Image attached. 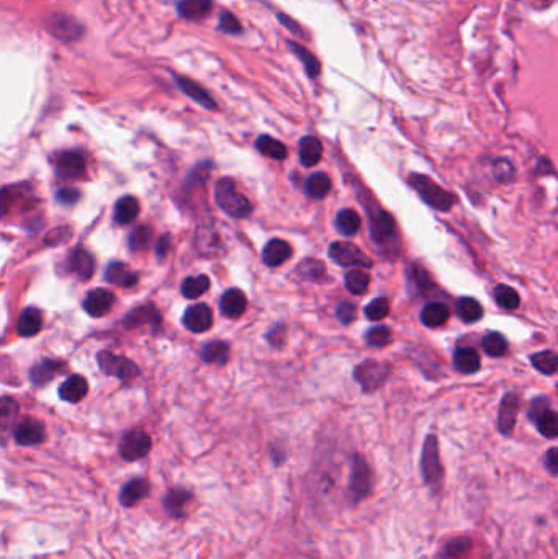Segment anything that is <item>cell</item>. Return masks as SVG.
Here are the masks:
<instances>
[{
	"label": "cell",
	"instance_id": "cell-1",
	"mask_svg": "<svg viewBox=\"0 0 558 559\" xmlns=\"http://www.w3.org/2000/svg\"><path fill=\"white\" fill-rule=\"evenodd\" d=\"M368 219L370 236H372L375 245L385 252H396L400 245V236L393 216L383 211L382 208L375 206V211H370Z\"/></svg>",
	"mask_w": 558,
	"mask_h": 559
},
{
	"label": "cell",
	"instance_id": "cell-2",
	"mask_svg": "<svg viewBox=\"0 0 558 559\" xmlns=\"http://www.w3.org/2000/svg\"><path fill=\"white\" fill-rule=\"evenodd\" d=\"M215 200L233 218H244L252 211L251 201L238 190L233 179H221L215 185Z\"/></svg>",
	"mask_w": 558,
	"mask_h": 559
},
{
	"label": "cell",
	"instance_id": "cell-3",
	"mask_svg": "<svg viewBox=\"0 0 558 559\" xmlns=\"http://www.w3.org/2000/svg\"><path fill=\"white\" fill-rule=\"evenodd\" d=\"M409 185L414 188L416 193L422 198L426 205L439 211H448L455 201V196L448 193L444 188L439 187L434 180H431L427 175L413 174L409 177Z\"/></svg>",
	"mask_w": 558,
	"mask_h": 559
},
{
	"label": "cell",
	"instance_id": "cell-4",
	"mask_svg": "<svg viewBox=\"0 0 558 559\" xmlns=\"http://www.w3.org/2000/svg\"><path fill=\"white\" fill-rule=\"evenodd\" d=\"M421 473L426 484L437 486L444 478V468H442L439 457V442L436 435H429L424 440L421 454Z\"/></svg>",
	"mask_w": 558,
	"mask_h": 559
},
{
	"label": "cell",
	"instance_id": "cell-5",
	"mask_svg": "<svg viewBox=\"0 0 558 559\" xmlns=\"http://www.w3.org/2000/svg\"><path fill=\"white\" fill-rule=\"evenodd\" d=\"M373 474L370 469L368 463L365 461L362 457L356 454L352 459V469H351V481H349V490H351L352 500L359 502L367 498L372 490Z\"/></svg>",
	"mask_w": 558,
	"mask_h": 559
},
{
	"label": "cell",
	"instance_id": "cell-6",
	"mask_svg": "<svg viewBox=\"0 0 558 559\" xmlns=\"http://www.w3.org/2000/svg\"><path fill=\"white\" fill-rule=\"evenodd\" d=\"M391 367L387 363L378 362H364L354 370V378L362 386L365 393H372L378 389L390 376Z\"/></svg>",
	"mask_w": 558,
	"mask_h": 559
},
{
	"label": "cell",
	"instance_id": "cell-7",
	"mask_svg": "<svg viewBox=\"0 0 558 559\" xmlns=\"http://www.w3.org/2000/svg\"><path fill=\"white\" fill-rule=\"evenodd\" d=\"M153 442L144 430H129L120 443V454L124 461H138L151 452Z\"/></svg>",
	"mask_w": 558,
	"mask_h": 559
},
{
	"label": "cell",
	"instance_id": "cell-8",
	"mask_svg": "<svg viewBox=\"0 0 558 559\" xmlns=\"http://www.w3.org/2000/svg\"><path fill=\"white\" fill-rule=\"evenodd\" d=\"M97 362L98 367L105 375L117 376L118 379L128 381L138 376V367L133 362H129L124 357H117L108 350H102L100 353L97 355Z\"/></svg>",
	"mask_w": 558,
	"mask_h": 559
},
{
	"label": "cell",
	"instance_id": "cell-9",
	"mask_svg": "<svg viewBox=\"0 0 558 559\" xmlns=\"http://www.w3.org/2000/svg\"><path fill=\"white\" fill-rule=\"evenodd\" d=\"M46 28L61 41H77L84 35V27L74 17L66 13H53L46 20Z\"/></svg>",
	"mask_w": 558,
	"mask_h": 559
},
{
	"label": "cell",
	"instance_id": "cell-10",
	"mask_svg": "<svg viewBox=\"0 0 558 559\" xmlns=\"http://www.w3.org/2000/svg\"><path fill=\"white\" fill-rule=\"evenodd\" d=\"M330 257L341 266H372V260L352 242H332L330 245Z\"/></svg>",
	"mask_w": 558,
	"mask_h": 559
},
{
	"label": "cell",
	"instance_id": "cell-11",
	"mask_svg": "<svg viewBox=\"0 0 558 559\" xmlns=\"http://www.w3.org/2000/svg\"><path fill=\"white\" fill-rule=\"evenodd\" d=\"M13 438L18 445L22 447H35L45 442L46 430L45 425L36 419H23L20 424H17L13 430Z\"/></svg>",
	"mask_w": 558,
	"mask_h": 559
},
{
	"label": "cell",
	"instance_id": "cell-12",
	"mask_svg": "<svg viewBox=\"0 0 558 559\" xmlns=\"http://www.w3.org/2000/svg\"><path fill=\"white\" fill-rule=\"evenodd\" d=\"M194 494L184 488L169 489L164 498V507L172 519H184L194 502Z\"/></svg>",
	"mask_w": 558,
	"mask_h": 559
},
{
	"label": "cell",
	"instance_id": "cell-13",
	"mask_svg": "<svg viewBox=\"0 0 558 559\" xmlns=\"http://www.w3.org/2000/svg\"><path fill=\"white\" fill-rule=\"evenodd\" d=\"M519 404L521 399L516 393H508L503 398L498 414V427L503 435H511L513 433L519 414Z\"/></svg>",
	"mask_w": 558,
	"mask_h": 559
},
{
	"label": "cell",
	"instance_id": "cell-14",
	"mask_svg": "<svg viewBox=\"0 0 558 559\" xmlns=\"http://www.w3.org/2000/svg\"><path fill=\"white\" fill-rule=\"evenodd\" d=\"M115 302V295L105 288L88 291L84 300V310L92 317H102L110 312Z\"/></svg>",
	"mask_w": 558,
	"mask_h": 559
},
{
	"label": "cell",
	"instance_id": "cell-15",
	"mask_svg": "<svg viewBox=\"0 0 558 559\" xmlns=\"http://www.w3.org/2000/svg\"><path fill=\"white\" fill-rule=\"evenodd\" d=\"M86 170V160L79 153H64L56 162V175L61 180H74Z\"/></svg>",
	"mask_w": 558,
	"mask_h": 559
},
{
	"label": "cell",
	"instance_id": "cell-16",
	"mask_svg": "<svg viewBox=\"0 0 558 559\" xmlns=\"http://www.w3.org/2000/svg\"><path fill=\"white\" fill-rule=\"evenodd\" d=\"M184 326L192 332H205L211 327L213 316L211 310L207 305L190 306L184 314Z\"/></svg>",
	"mask_w": 558,
	"mask_h": 559
},
{
	"label": "cell",
	"instance_id": "cell-17",
	"mask_svg": "<svg viewBox=\"0 0 558 559\" xmlns=\"http://www.w3.org/2000/svg\"><path fill=\"white\" fill-rule=\"evenodd\" d=\"M175 83L187 97L195 100L198 105H202L207 110H216V102L213 100L210 93H208L200 83L190 81L189 77H180V76H175Z\"/></svg>",
	"mask_w": 558,
	"mask_h": 559
},
{
	"label": "cell",
	"instance_id": "cell-18",
	"mask_svg": "<svg viewBox=\"0 0 558 559\" xmlns=\"http://www.w3.org/2000/svg\"><path fill=\"white\" fill-rule=\"evenodd\" d=\"M151 484L148 479L144 478H134L128 481L120 490V502L123 507H133L136 505L139 500H143L146 495L149 494Z\"/></svg>",
	"mask_w": 558,
	"mask_h": 559
},
{
	"label": "cell",
	"instance_id": "cell-19",
	"mask_svg": "<svg viewBox=\"0 0 558 559\" xmlns=\"http://www.w3.org/2000/svg\"><path fill=\"white\" fill-rule=\"evenodd\" d=\"M69 269L79 276L81 280H88L95 271V260L93 255L86 249H76L69 255Z\"/></svg>",
	"mask_w": 558,
	"mask_h": 559
},
{
	"label": "cell",
	"instance_id": "cell-20",
	"mask_svg": "<svg viewBox=\"0 0 558 559\" xmlns=\"http://www.w3.org/2000/svg\"><path fill=\"white\" fill-rule=\"evenodd\" d=\"M291 255V247L284 239H270L262 250V260L269 266H279Z\"/></svg>",
	"mask_w": 558,
	"mask_h": 559
},
{
	"label": "cell",
	"instance_id": "cell-21",
	"mask_svg": "<svg viewBox=\"0 0 558 559\" xmlns=\"http://www.w3.org/2000/svg\"><path fill=\"white\" fill-rule=\"evenodd\" d=\"M105 280L115 286L132 288V286L138 283V275L129 270L124 264L113 262L108 265V269L105 270Z\"/></svg>",
	"mask_w": 558,
	"mask_h": 559
},
{
	"label": "cell",
	"instance_id": "cell-22",
	"mask_svg": "<svg viewBox=\"0 0 558 559\" xmlns=\"http://www.w3.org/2000/svg\"><path fill=\"white\" fill-rule=\"evenodd\" d=\"M248 307V300L241 290H228L220 301V310L226 317H239Z\"/></svg>",
	"mask_w": 558,
	"mask_h": 559
},
{
	"label": "cell",
	"instance_id": "cell-23",
	"mask_svg": "<svg viewBox=\"0 0 558 559\" xmlns=\"http://www.w3.org/2000/svg\"><path fill=\"white\" fill-rule=\"evenodd\" d=\"M453 365H455L457 372L473 375L478 372L479 367H482V358H479L477 350H473L470 347H460L455 350V353H453Z\"/></svg>",
	"mask_w": 558,
	"mask_h": 559
},
{
	"label": "cell",
	"instance_id": "cell-24",
	"mask_svg": "<svg viewBox=\"0 0 558 559\" xmlns=\"http://www.w3.org/2000/svg\"><path fill=\"white\" fill-rule=\"evenodd\" d=\"M88 386L84 376L72 375L59 386V398L67 402H79L87 394Z\"/></svg>",
	"mask_w": 558,
	"mask_h": 559
},
{
	"label": "cell",
	"instance_id": "cell-25",
	"mask_svg": "<svg viewBox=\"0 0 558 559\" xmlns=\"http://www.w3.org/2000/svg\"><path fill=\"white\" fill-rule=\"evenodd\" d=\"M211 0H179L177 4V12L182 18L185 20H202L205 18L208 12L211 10Z\"/></svg>",
	"mask_w": 558,
	"mask_h": 559
},
{
	"label": "cell",
	"instance_id": "cell-26",
	"mask_svg": "<svg viewBox=\"0 0 558 559\" xmlns=\"http://www.w3.org/2000/svg\"><path fill=\"white\" fill-rule=\"evenodd\" d=\"M43 327V316L36 307H27L18 317L17 331L22 337H33Z\"/></svg>",
	"mask_w": 558,
	"mask_h": 559
},
{
	"label": "cell",
	"instance_id": "cell-27",
	"mask_svg": "<svg viewBox=\"0 0 558 559\" xmlns=\"http://www.w3.org/2000/svg\"><path fill=\"white\" fill-rule=\"evenodd\" d=\"M448 316H451V312H448V307L446 305H442V302H437V301H432L429 305H426L422 307L421 311V322L424 324L426 327H439V326H444L447 322Z\"/></svg>",
	"mask_w": 558,
	"mask_h": 559
},
{
	"label": "cell",
	"instance_id": "cell-28",
	"mask_svg": "<svg viewBox=\"0 0 558 559\" xmlns=\"http://www.w3.org/2000/svg\"><path fill=\"white\" fill-rule=\"evenodd\" d=\"M322 146L321 141L315 136H305L300 141V160L305 167H313L321 160Z\"/></svg>",
	"mask_w": 558,
	"mask_h": 559
},
{
	"label": "cell",
	"instance_id": "cell-29",
	"mask_svg": "<svg viewBox=\"0 0 558 559\" xmlns=\"http://www.w3.org/2000/svg\"><path fill=\"white\" fill-rule=\"evenodd\" d=\"M362 226V219L359 216L357 211L354 210H341L337 213L336 216V228L337 231L342 234V236L346 237H351V236H356L359 233V229Z\"/></svg>",
	"mask_w": 558,
	"mask_h": 559
},
{
	"label": "cell",
	"instance_id": "cell-30",
	"mask_svg": "<svg viewBox=\"0 0 558 559\" xmlns=\"http://www.w3.org/2000/svg\"><path fill=\"white\" fill-rule=\"evenodd\" d=\"M139 203L134 196L120 198L115 205V219L120 224H129L138 218Z\"/></svg>",
	"mask_w": 558,
	"mask_h": 559
},
{
	"label": "cell",
	"instance_id": "cell-31",
	"mask_svg": "<svg viewBox=\"0 0 558 559\" xmlns=\"http://www.w3.org/2000/svg\"><path fill=\"white\" fill-rule=\"evenodd\" d=\"M289 46H290V49L293 51V54L301 61V64L305 66L306 74L310 76L311 79H315V77L320 76L321 64H320V61H318V57L313 54L311 51H308L305 46H301L300 43H295V41H289Z\"/></svg>",
	"mask_w": 558,
	"mask_h": 559
},
{
	"label": "cell",
	"instance_id": "cell-32",
	"mask_svg": "<svg viewBox=\"0 0 558 559\" xmlns=\"http://www.w3.org/2000/svg\"><path fill=\"white\" fill-rule=\"evenodd\" d=\"M457 314L465 324H475L483 317V306L473 298H460L457 301Z\"/></svg>",
	"mask_w": 558,
	"mask_h": 559
},
{
	"label": "cell",
	"instance_id": "cell-33",
	"mask_svg": "<svg viewBox=\"0 0 558 559\" xmlns=\"http://www.w3.org/2000/svg\"><path fill=\"white\" fill-rule=\"evenodd\" d=\"M255 148L260 154L267 155L270 159L275 160H284L286 158V148L280 141L270 138L267 134L259 136L257 141H255Z\"/></svg>",
	"mask_w": 558,
	"mask_h": 559
},
{
	"label": "cell",
	"instance_id": "cell-34",
	"mask_svg": "<svg viewBox=\"0 0 558 559\" xmlns=\"http://www.w3.org/2000/svg\"><path fill=\"white\" fill-rule=\"evenodd\" d=\"M62 370V365L57 362H51V360H45L31 368L30 378L35 384H46L54 378L56 375H59Z\"/></svg>",
	"mask_w": 558,
	"mask_h": 559
},
{
	"label": "cell",
	"instance_id": "cell-35",
	"mask_svg": "<svg viewBox=\"0 0 558 559\" xmlns=\"http://www.w3.org/2000/svg\"><path fill=\"white\" fill-rule=\"evenodd\" d=\"M161 314L159 311L153 306H141L133 312H129L124 319V326L127 327H138L141 324H159Z\"/></svg>",
	"mask_w": 558,
	"mask_h": 559
},
{
	"label": "cell",
	"instance_id": "cell-36",
	"mask_svg": "<svg viewBox=\"0 0 558 559\" xmlns=\"http://www.w3.org/2000/svg\"><path fill=\"white\" fill-rule=\"evenodd\" d=\"M331 192V179L322 172L313 174L306 180V193L315 200H322Z\"/></svg>",
	"mask_w": 558,
	"mask_h": 559
},
{
	"label": "cell",
	"instance_id": "cell-37",
	"mask_svg": "<svg viewBox=\"0 0 558 559\" xmlns=\"http://www.w3.org/2000/svg\"><path fill=\"white\" fill-rule=\"evenodd\" d=\"M530 363L542 375H554L558 370V353L545 350L530 357Z\"/></svg>",
	"mask_w": 558,
	"mask_h": 559
},
{
	"label": "cell",
	"instance_id": "cell-38",
	"mask_svg": "<svg viewBox=\"0 0 558 559\" xmlns=\"http://www.w3.org/2000/svg\"><path fill=\"white\" fill-rule=\"evenodd\" d=\"M208 288H210V280H208V276L198 275L185 278L184 283H182L180 291L187 300H197V298L205 293Z\"/></svg>",
	"mask_w": 558,
	"mask_h": 559
},
{
	"label": "cell",
	"instance_id": "cell-39",
	"mask_svg": "<svg viewBox=\"0 0 558 559\" xmlns=\"http://www.w3.org/2000/svg\"><path fill=\"white\" fill-rule=\"evenodd\" d=\"M493 296L494 301H496L501 307H504V310L514 311L518 310L521 305V298L518 295V291L511 288L508 285H498L493 291Z\"/></svg>",
	"mask_w": 558,
	"mask_h": 559
},
{
	"label": "cell",
	"instance_id": "cell-40",
	"mask_svg": "<svg viewBox=\"0 0 558 559\" xmlns=\"http://www.w3.org/2000/svg\"><path fill=\"white\" fill-rule=\"evenodd\" d=\"M542 435L547 438H557L558 437V412L552 409H547L534 420Z\"/></svg>",
	"mask_w": 558,
	"mask_h": 559
},
{
	"label": "cell",
	"instance_id": "cell-41",
	"mask_svg": "<svg viewBox=\"0 0 558 559\" xmlns=\"http://www.w3.org/2000/svg\"><path fill=\"white\" fill-rule=\"evenodd\" d=\"M229 347L224 342L213 341L202 348V358L208 363H224L228 360Z\"/></svg>",
	"mask_w": 558,
	"mask_h": 559
},
{
	"label": "cell",
	"instance_id": "cell-42",
	"mask_svg": "<svg viewBox=\"0 0 558 559\" xmlns=\"http://www.w3.org/2000/svg\"><path fill=\"white\" fill-rule=\"evenodd\" d=\"M482 347L489 357H503L508 352V341L498 332H489L483 337Z\"/></svg>",
	"mask_w": 558,
	"mask_h": 559
},
{
	"label": "cell",
	"instance_id": "cell-43",
	"mask_svg": "<svg viewBox=\"0 0 558 559\" xmlns=\"http://www.w3.org/2000/svg\"><path fill=\"white\" fill-rule=\"evenodd\" d=\"M370 275L364 270H351L346 275V286L354 295H364L368 290Z\"/></svg>",
	"mask_w": 558,
	"mask_h": 559
},
{
	"label": "cell",
	"instance_id": "cell-44",
	"mask_svg": "<svg viewBox=\"0 0 558 559\" xmlns=\"http://www.w3.org/2000/svg\"><path fill=\"white\" fill-rule=\"evenodd\" d=\"M472 540L468 536H457L448 540L444 546V555L447 558H460L463 555H467L468 551L472 550Z\"/></svg>",
	"mask_w": 558,
	"mask_h": 559
},
{
	"label": "cell",
	"instance_id": "cell-45",
	"mask_svg": "<svg viewBox=\"0 0 558 559\" xmlns=\"http://www.w3.org/2000/svg\"><path fill=\"white\" fill-rule=\"evenodd\" d=\"M391 339H393V336H391V331L387 326H377L370 329V331L365 334V342H367L370 347H377V348L387 347L391 342Z\"/></svg>",
	"mask_w": 558,
	"mask_h": 559
},
{
	"label": "cell",
	"instance_id": "cell-46",
	"mask_svg": "<svg viewBox=\"0 0 558 559\" xmlns=\"http://www.w3.org/2000/svg\"><path fill=\"white\" fill-rule=\"evenodd\" d=\"M390 314V301L387 298H377L365 307V316L370 321H382Z\"/></svg>",
	"mask_w": 558,
	"mask_h": 559
},
{
	"label": "cell",
	"instance_id": "cell-47",
	"mask_svg": "<svg viewBox=\"0 0 558 559\" xmlns=\"http://www.w3.org/2000/svg\"><path fill=\"white\" fill-rule=\"evenodd\" d=\"M296 270H298V273L303 276V278L308 280H320L321 276H325L326 273L325 265H322L320 260H313V259L303 260Z\"/></svg>",
	"mask_w": 558,
	"mask_h": 559
},
{
	"label": "cell",
	"instance_id": "cell-48",
	"mask_svg": "<svg viewBox=\"0 0 558 559\" xmlns=\"http://www.w3.org/2000/svg\"><path fill=\"white\" fill-rule=\"evenodd\" d=\"M151 236H153V233H151L149 228L146 226L136 228L132 234H129V240H128L129 249L134 250V252L146 249L151 242Z\"/></svg>",
	"mask_w": 558,
	"mask_h": 559
},
{
	"label": "cell",
	"instance_id": "cell-49",
	"mask_svg": "<svg viewBox=\"0 0 558 559\" xmlns=\"http://www.w3.org/2000/svg\"><path fill=\"white\" fill-rule=\"evenodd\" d=\"M17 409H18L17 402L5 396V398L2 399V409H0V424H2L4 433L7 432L8 425L13 422L15 416H17Z\"/></svg>",
	"mask_w": 558,
	"mask_h": 559
},
{
	"label": "cell",
	"instance_id": "cell-50",
	"mask_svg": "<svg viewBox=\"0 0 558 559\" xmlns=\"http://www.w3.org/2000/svg\"><path fill=\"white\" fill-rule=\"evenodd\" d=\"M220 30L228 35H241L243 33V27H241V23H239V20L229 12L221 13Z\"/></svg>",
	"mask_w": 558,
	"mask_h": 559
},
{
	"label": "cell",
	"instance_id": "cell-51",
	"mask_svg": "<svg viewBox=\"0 0 558 559\" xmlns=\"http://www.w3.org/2000/svg\"><path fill=\"white\" fill-rule=\"evenodd\" d=\"M336 316H337V319L341 321V324H344V326H347V324H351V322L356 321L357 307H356V305H352V302L344 301V302H341V305L337 306Z\"/></svg>",
	"mask_w": 558,
	"mask_h": 559
},
{
	"label": "cell",
	"instance_id": "cell-52",
	"mask_svg": "<svg viewBox=\"0 0 558 559\" xmlns=\"http://www.w3.org/2000/svg\"><path fill=\"white\" fill-rule=\"evenodd\" d=\"M79 196H81V193L72 187L61 188V190L56 193V200L59 201L61 205H74V203L79 200Z\"/></svg>",
	"mask_w": 558,
	"mask_h": 559
},
{
	"label": "cell",
	"instance_id": "cell-53",
	"mask_svg": "<svg viewBox=\"0 0 558 559\" xmlns=\"http://www.w3.org/2000/svg\"><path fill=\"white\" fill-rule=\"evenodd\" d=\"M547 409H550L549 401H547L545 398H539V399H535L534 402H532V406H530L529 417H530L532 420H535L537 417H539V416L542 414V412L547 411Z\"/></svg>",
	"mask_w": 558,
	"mask_h": 559
},
{
	"label": "cell",
	"instance_id": "cell-54",
	"mask_svg": "<svg viewBox=\"0 0 558 559\" xmlns=\"http://www.w3.org/2000/svg\"><path fill=\"white\" fill-rule=\"evenodd\" d=\"M71 236V231L67 228H57L56 231L50 233L48 236H46V244H59L62 240H66L67 237Z\"/></svg>",
	"mask_w": 558,
	"mask_h": 559
},
{
	"label": "cell",
	"instance_id": "cell-55",
	"mask_svg": "<svg viewBox=\"0 0 558 559\" xmlns=\"http://www.w3.org/2000/svg\"><path fill=\"white\" fill-rule=\"evenodd\" d=\"M545 466L552 474H558V447L550 448L545 454Z\"/></svg>",
	"mask_w": 558,
	"mask_h": 559
},
{
	"label": "cell",
	"instance_id": "cell-56",
	"mask_svg": "<svg viewBox=\"0 0 558 559\" xmlns=\"http://www.w3.org/2000/svg\"><path fill=\"white\" fill-rule=\"evenodd\" d=\"M277 17H279V20L281 22V25H284L285 28H289V30L291 31V33L296 35V36H303V30H301V28L298 27V23L293 22V20H291L290 17H286V15H284V13H279Z\"/></svg>",
	"mask_w": 558,
	"mask_h": 559
},
{
	"label": "cell",
	"instance_id": "cell-57",
	"mask_svg": "<svg viewBox=\"0 0 558 559\" xmlns=\"http://www.w3.org/2000/svg\"><path fill=\"white\" fill-rule=\"evenodd\" d=\"M169 245H170V242H169V236H163V237H161L159 244H158V254H159V257H164V255L168 254Z\"/></svg>",
	"mask_w": 558,
	"mask_h": 559
}]
</instances>
